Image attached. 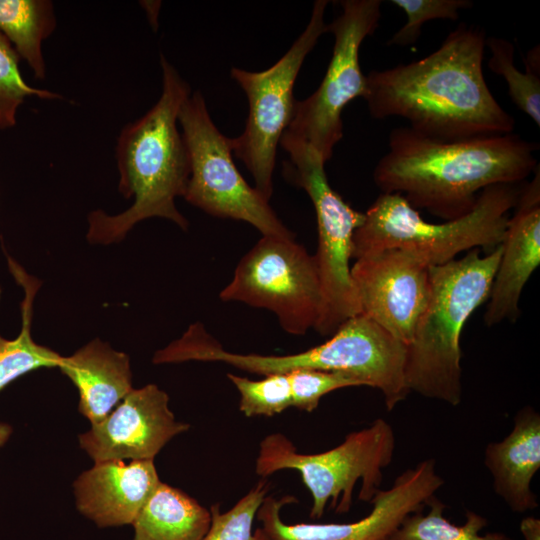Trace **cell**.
Instances as JSON below:
<instances>
[{"label":"cell","mask_w":540,"mask_h":540,"mask_svg":"<svg viewBox=\"0 0 540 540\" xmlns=\"http://www.w3.org/2000/svg\"><path fill=\"white\" fill-rule=\"evenodd\" d=\"M485 31L466 23L426 57L366 75L372 117H400L413 131L453 142L511 134L515 120L484 78Z\"/></svg>","instance_id":"6da1fadb"},{"label":"cell","mask_w":540,"mask_h":540,"mask_svg":"<svg viewBox=\"0 0 540 540\" xmlns=\"http://www.w3.org/2000/svg\"><path fill=\"white\" fill-rule=\"evenodd\" d=\"M537 150L513 133L446 142L401 127L390 132L373 178L382 193L449 221L468 214L485 188L526 180L539 166Z\"/></svg>","instance_id":"7a4b0ae2"},{"label":"cell","mask_w":540,"mask_h":540,"mask_svg":"<svg viewBox=\"0 0 540 540\" xmlns=\"http://www.w3.org/2000/svg\"><path fill=\"white\" fill-rule=\"evenodd\" d=\"M160 63V98L141 118L122 129L116 144L118 188L126 199L132 197L133 203L117 215L91 212L87 232L90 243L118 242L135 224L151 217L166 218L183 230L188 228L175 199L184 197L190 177L189 154L177 123L180 108L191 92L163 54Z\"/></svg>","instance_id":"3957f363"},{"label":"cell","mask_w":540,"mask_h":540,"mask_svg":"<svg viewBox=\"0 0 540 540\" xmlns=\"http://www.w3.org/2000/svg\"><path fill=\"white\" fill-rule=\"evenodd\" d=\"M407 346L371 319L358 314L345 321L324 343L295 354L275 356L229 352L201 323L188 327L172 346L179 362H223L261 375L299 369L341 372L378 389L388 411L406 399Z\"/></svg>","instance_id":"277c9868"},{"label":"cell","mask_w":540,"mask_h":540,"mask_svg":"<svg viewBox=\"0 0 540 540\" xmlns=\"http://www.w3.org/2000/svg\"><path fill=\"white\" fill-rule=\"evenodd\" d=\"M501 244L481 256L475 248L459 259L431 267L427 306L407 346L410 392L458 406L462 400L460 337L472 313L489 297Z\"/></svg>","instance_id":"5b68a950"},{"label":"cell","mask_w":540,"mask_h":540,"mask_svg":"<svg viewBox=\"0 0 540 540\" xmlns=\"http://www.w3.org/2000/svg\"><path fill=\"white\" fill-rule=\"evenodd\" d=\"M521 189L519 184L487 187L468 214L443 223L422 219L399 194L381 193L364 212V221L354 233L352 258L382 249H402L438 266L461 252L493 250L504 239L509 212Z\"/></svg>","instance_id":"8992f818"},{"label":"cell","mask_w":540,"mask_h":540,"mask_svg":"<svg viewBox=\"0 0 540 540\" xmlns=\"http://www.w3.org/2000/svg\"><path fill=\"white\" fill-rule=\"evenodd\" d=\"M395 446L394 430L383 418L348 433L334 448L314 454L299 453L288 437L275 432L261 440L255 472L267 478L282 470L297 471L312 497L309 516L320 519L328 503L338 514L349 512L358 481V499L371 503L381 490L383 469L391 464Z\"/></svg>","instance_id":"52a82bcc"},{"label":"cell","mask_w":540,"mask_h":540,"mask_svg":"<svg viewBox=\"0 0 540 540\" xmlns=\"http://www.w3.org/2000/svg\"><path fill=\"white\" fill-rule=\"evenodd\" d=\"M280 144L290 156L283 164L285 177L307 192L315 209L318 246L314 257L322 305L314 329L322 336H331L345 321L360 314L350 260L353 236L364 221V213L353 209L332 189L325 162L316 151L286 135Z\"/></svg>","instance_id":"ba28073f"},{"label":"cell","mask_w":540,"mask_h":540,"mask_svg":"<svg viewBox=\"0 0 540 540\" xmlns=\"http://www.w3.org/2000/svg\"><path fill=\"white\" fill-rule=\"evenodd\" d=\"M178 123L190 159L187 202L212 216L247 222L262 236L295 238L269 201L242 177L233 161L231 138L213 123L200 91L184 101Z\"/></svg>","instance_id":"9c48e42d"},{"label":"cell","mask_w":540,"mask_h":540,"mask_svg":"<svg viewBox=\"0 0 540 540\" xmlns=\"http://www.w3.org/2000/svg\"><path fill=\"white\" fill-rule=\"evenodd\" d=\"M327 5V0L315 1L304 31L270 68L261 72L231 69V77L249 101L245 129L231 138L233 153L251 173L255 189L268 201L273 193L277 147L292 118L294 83L306 56L326 32Z\"/></svg>","instance_id":"30bf717a"},{"label":"cell","mask_w":540,"mask_h":540,"mask_svg":"<svg viewBox=\"0 0 540 540\" xmlns=\"http://www.w3.org/2000/svg\"><path fill=\"white\" fill-rule=\"evenodd\" d=\"M380 0H344L341 13L326 32L334 35L333 53L322 82L304 100L294 102L288 128L283 133L316 151L326 163L343 137L342 111L358 97H364L367 82L361 71L362 42L377 29Z\"/></svg>","instance_id":"8fae6325"},{"label":"cell","mask_w":540,"mask_h":540,"mask_svg":"<svg viewBox=\"0 0 540 540\" xmlns=\"http://www.w3.org/2000/svg\"><path fill=\"white\" fill-rule=\"evenodd\" d=\"M220 298L270 310L285 332L304 335L315 327L322 305L315 257L295 238L262 236L240 259Z\"/></svg>","instance_id":"7c38bea8"},{"label":"cell","mask_w":540,"mask_h":540,"mask_svg":"<svg viewBox=\"0 0 540 540\" xmlns=\"http://www.w3.org/2000/svg\"><path fill=\"white\" fill-rule=\"evenodd\" d=\"M444 485L436 472L434 459L419 462L396 477L390 488L381 489L371 501L372 509L365 517L347 523L288 524L281 518V509L297 500L290 495L276 499L267 495L256 519L268 540H389L401 521L420 511Z\"/></svg>","instance_id":"4fadbf2b"},{"label":"cell","mask_w":540,"mask_h":540,"mask_svg":"<svg viewBox=\"0 0 540 540\" xmlns=\"http://www.w3.org/2000/svg\"><path fill=\"white\" fill-rule=\"evenodd\" d=\"M431 267L402 249L360 256L351 266L360 314L408 346L429 300Z\"/></svg>","instance_id":"5bb4252c"},{"label":"cell","mask_w":540,"mask_h":540,"mask_svg":"<svg viewBox=\"0 0 540 540\" xmlns=\"http://www.w3.org/2000/svg\"><path fill=\"white\" fill-rule=\"evenodd\" d=\"M169 397L155 384L132 389L91 429L79 435L80 446L96 462L153 460L176 435L190 425L175 419Z\"/></svg>","instance_id":"9a60e30c"},{"label":"cell","mask_w":540,"mask_h":540,"mask_svg":"<svg viewBox=\"0 0 540 540\" xmlns=\"http://www.w3.org/2000/svg\"><path fill=\"white\" fill-rule=\"evenodd\" d=\"M514 209L487 299L484 322L488 327L518 319L523 288L540 264L539 166L532 180L522 187Z\"/></svg>","instance_id":"2e32d148"},{"label":"cell","mask_w":540,"mask_h":540,"mask_svg":"<svg viewBox=\"0 0 540 540\" xmlns=\"http://www.w3.org/2000/svg\"><path fill=\"white\" fill-rule=\"evenodd\" d=\"M160 482L153 460L96 462L74 482L76 506L101 528L132 524Z\"/></svg>","instance_id":"e0dca14e"},{"label":"cell","mask_w":540,"mask_h":540,"mask_svg":"<svg viewBox=\"0 0 540 540\" xmlns=\"http://www.w3.org/2000/svg\"><path fill=\"white\" fill-rule=\"evenodd\" d=\"M484 465L492 476L495 494L512 512L522 514L539 506L531 489L540 468V414L533 407L521 408L510 433L486 446Z\"/></svg>","instance_id":"ac0fdd59"},{"label":"cell","mask_w":540,"mask_h":540,"mask_svg":"<svg viewBox=\"0 0 540 540\" xmlns=\"http://www.w3.org/2000/svg\"><path fill=\"white\" fill-rule=\"evenodd\" d=\"M58 368L79 392V411L91 425L102 421L133 389L128 355L98 339L68 357Z\"/></svg>","instance_id":"d6986e66"},{"label":"cell","mask_w":540,"mask_h":540,"mask_svg":"<svg viewBox=\"0 0 540 540\" xmlns=\"http://www.w3.org/2000/svg\"><path fill=\"white\" fill-rule=\"evenodd\" d=\"M210 524L209 509L163 482L132 523L134 540H202Z\"/></svg>","instance_id":"ffe728a7"},{"label":"cell","mask_w":540,"mask_h":540,"mask_svg":"<svg viewBox=\"0 0 540 540\" xmlns=\"http://www.w3.org/2000/svg\"><path fill=\"white\" fill-rule=\"evenodd\" d=\"M11 273L24 289L21 303L22 327L14 339H6L0 334V390L18 377L39 368L58 367L61 355L37 344L31 335L33 301L39 282L28 275L10 256L7 255ZM1 295V290H0Z\"/></svg>","instance_id":"44dd1931"},{"label":"cell","mask_w":540,"mask_h":540,"mask_svg":"<svg viewBox=\"0 0 540 540\" xmlns=\"http://www.w3.org/2000/svg\"><path fill=\"white\" fill-rule=\"evenodd\" d=\"M56 19L49 0H0V31L37 79H45L42 43L54 31Z\"/></svg>","instance_id":"7402d4cb"},{"label":"cell","mask_w":540,"mask_h":540,"mask_svg":"<svg viewBox=\"0 0 540 540\" xmlns=\"http://www.w3.org/2000/svg\"><path fill=\"white\" fill-rule=\"evenodd\" d=\"M428 511L407 515L389 540H513L502 532L481 534L488 525L486 517L472 510L465 513V523L455 525L445 516L447 505L435 495L427 503Z\"/></svg>","instance_id":"603a6c76"},{"label":"cell","mask_w":540,"mask_h":540,"mask_svg":"<svg viewBox=\"0 0 540 540\" xmlns=\"http://www.w3.org/2000/svg\"><path fill=\"white\" fill-rule=\"evenodd\" d=\"M486 46L491 51L488 66L501 75L507 85L513 103L540 126V69L526 65L523 73L514 63V46L503 38L486 37Z\"/></svg>","instance_id":"cb8c5ba5"},{"label":"cell","mask_w":540,"mask_h":540,"mask_svg":"<svg viewBox=\"0 0 540 540\" xmlns=\"http://www.w3.org/2000/svg\"><path fill=\"white\" fill-rule=\"evenodd\" d=\"M269 489V481L262 478L229 510L222 512L219 503L212 504L211 524L202 540H268L261 527L253 529V523Z\"/></svg>","instance_id":"d4e9b609"},{"label":"cell","mask_w":540,"mask_h":540,"mask_svg":"<svg viewBox=\"0 0 540 540\" xmlns=\"http://www.w3.org/2000/svg\"><path fill=\"white\" fill-rule=\"evenodd\" d=\"M20 60L12 44L0 31V130L15 126L18 108L25 98H62L58 93L30 86L21 74Z\"/></svg>","instance_id":"484cf974"},{"label":"cell","mask_w":540,"mask_h":540,"mask_svg":"<svg viewBox=\"0 0 540 540\" xmlns=\"http://www.w3.org/2000/svg\"><path fill=\"white\" fill-rule=\"evenodd\" d=\"M227 377L240 394L239 410L246 417H272L292 407L287 374H269L260 380L230 373Z\"/></svg>","instance_id":"4316f807"},{"label":"cell","mask_w":540,"mask_h":540,"mask_svg":"<svg viewBox=\"0 0 540 540\" xmlns=\"http://www.w3.org/2000/svg\"><path fill=\"white\" fill-rule=\"evenodd\" d=\"M390 2L402 9L407 16L406 23L387 41V45L401 47L414 44L426 22L436 19L455 21L459 18L460 10L473 5L469 0H391Z\"/></svg>","instance_id":"83f0119b"},{"label":"cell","mask_w":540,"mask_h":540,"mask_svg":"<svg viewBox=\"0 0 540 540\" xmlns=\"http://www.w3.org/2000/svg\"><path fill=\"white\" fill-rule=\"evenodd\" d=\"M288 376L292 407L313 412L326 394L335 390L363 386L358 379L341 372L299 369L286 373Z\"/></svg>","instance_id":"f1b7e54d"},{"label":"cell","mask_w":540,"mask_h":540,"mask_svg":"<svg viewBox=\"0 0 540 540\" xmlns=\"http://www.w3.org/2000/svg\"><path fill=\"white\" fill-rule=\"evenodd\" d=\"M520 532L524 540H540V519L527 516L520 522Z\"/></svg>","instance_id":"f546056e"},{"label":"cell","mask_w":540,"mask_h":540,"mask_svg":"<svg viewBox=\"0 0 540 540\" xmlns=\"http://www.w3.org/2000/svg\"><path fill=\"white\" fill-rule=\"evenodd\" d=\"M12 433V428L6 423H0V447L3 446L9 439Z\"/></svg>","instance_id":"4dcf8cb0"}]
</instances>
